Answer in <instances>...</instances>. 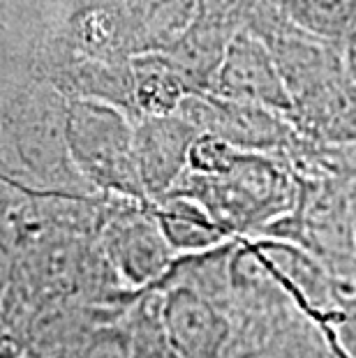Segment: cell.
<instances>
[{
  "instance_id": "1",
  "label": "cell",
  "mask_w": 356,
  "mask_h": 358,
  "mask_svg": "<svg viewBox=\"0 0 356 358\" xmlns=\"http://www.w3.org/2000/svg\"><path fill=\"white\" fill-rule=\"evenodd\" d=\"M187 166L190 180L171 192L194 196L234 238L269 229L294 203L290 180L278 166L213 134L194 139Z\"/></svg>"
},
{
  "instance_id": "2",
  "label": "cell",
  "mask_w": 356,
  "mask_h": 358,
  "mask_svg": "<svg viewBox=\"0 0 356 358\" xmlns=\"http://www.w3.org/2000/svg\"><path fill=\"white\" fill-rule=\"evenodd\" d=\"M65 139L88 180L130 199H148L137 164L134 129L127 127L120 113L90 102L72 104Z\"/></svg>"
},
{
  "instance_id": "3",
  "label": "cell",
  "mask_w": 356,
  "mask_h": 358,
  "mask_svg": "<svg viewBox=\"0 0 356 358\" xmlns=\"http://www.w3.org/2000/svg\"><path fill=\"white\" fill-rule=\"evenodd\" d=\"M102 252L127 289H155L171 271L176 252L150 208L123 210L102 231Z\"/></svg>"
},
{
  "instance_id": "4",
  "label": "cell",
  "mask_w": 356,
  "mask_h": 358,
  "mask_svg": "<svg viewBox=\"0 0 356 358\" xmlns=\"http://www.w3.org/2000/svg\"><path fill=\"white\" fill-rule=\"evenodd\" d=\"M160 315L183 358H229L234 319L222 306L187 285H162Z\"/></svg>"
},
{
  "instance_id": "5",
  "label": "cell",
  "mask_w": 356,
  "mask_h": 358,
  "mask_svg": "<svg viewBox=\"0 0 356 358\" xmlns=\"http://www.w3.org/2000/svg\"><path fill=\"white\" fill-rule=\"evenodd\" d=\"M215 93L229 100L257 104L271 111H292L294 95L280 63L255 35L241 33L232 40L218 67Z\"/></svg>"
},
{
  "instance_id": "6",
  "label": "cell",
  "mask_w": 356,
  "mask_h": 358,
  "mask_svg": "<svg viewBox=\"0 0 356 358\" xmlns=\"http://www.w3.org/2000/svg\"><path fill=\"white\" fill-rule=\"evenodd\" d=\"M197 127L187 118L157 113L134 129L139 173L148 199H160L176 187L190 159Z\"/></svg>"
},
{
  "instance_id": "7",
  "label": "cell",
  "mask_w": 356,
  "mask_h": 358,
  "mask_svg": "<svg viewBox=\"0 0 356 358\" xmlns=\"http://www.w3.org/2000/svg\"><path fill=\"white\" fill-rule=\"evenodd\" d=\"M252 245L303 310L322 322H331L338 317L331 273L320 255L278 236L273 238L262 236L259 241H252Z\"/></svg>"
},
{
  "instance_id": "8",
  "label": "cell",
  "mask_w": 356,
  "mask_h": 358,
  "mask_svg": "<svg viewBox=\"0 0 356 358\" xmlns=\"http://www.w3.org/2000/svg\"><path fill=\"white\" fill-rule=\"evenodd\" d=\"M194 127L236 148H264L280 139V125L273 111L257 104H245L229 97L194 100V109H180Z\"/></svg>"
},
{
  "instance_id": "9",
  "label": "cell",
  "mask_w": 356,
  "mask_h": 358,
  "mask_svg": "<svg viewBox=\"0 0 356 358\" xmlns=\"http://www.w3.org/2000/svg\"><path fill=\"white\" fill-rule=\"evenodd\" d=\"M150 210L178 257L206 252V250H213L234 238L222 224H218V220L206 210V206L190 194L169 192L155 199Z\"/></svg>"
},
{
  "instance_id": "10",
  "label": "cell",
  "mask_w": 356,
  "mask_h": 358,
  "mask_svg": "<svg viewBox=\"0 0 356 358\" xmlns=\"http://www.w3.org/2000/svg\"><path fill=\"white\" fill-rule=\"evenodd\" d=\"M229 358H343L327 322L310 312L292 317L250 345L232 352Z\"/></svg>"
},
{
  "instance_id": "11",
  "label": "cell",
  "mask_w": 356,
  "mask_h": 358,
  "mask_svg": "<svg viewBox=\"0 0 356 358\" xmlns=\"http://www.w3.org/2000/svg\"><path fill=\"white\" fill-rule=\"evenodd\" d=\"M47 358H132L125 312L90 322L60 342Z\"/></svg>"
},
{
  "instance_id": "12",
  "label": "cell",
  "mask_w": 356,
  "mask_h": 358,
  "mask_svg": "<svg viewBox=\"0 0 356 358\" xmlns=\"http://www.w3.org/2000/svg\"><path fill=\"white\" fill-rule=\"evenodd\" d=\"M125 324L130 331L132 358H183L162 324L157 289H148L125 310Z\"/></svg>"
},
{
  "instance_id": "13",
  "label": "cell",
  "mask_w": 356,
  "mask_h": 358,
  "mask_svg": "<svg viewBox=\"0 0 356 358\" xmlns=\"http://www.w3.org/2000/svg\"><path fill=\"white\" fill-rule=\"evenodd\" d=\"M294 24L317 37L356 33V0H280Z\"/></svg>"
},
{
  "instance_id": "14",
  "label": "cell",
  "mask_w": 356,
  "mask_h": 358,
  "mask_svg": "<svg viewBox=\"0 0 356 358\" xmlns=\"http://www.w3.org/2000/svg\"><path fill=\"white\" fill-rule=\"evenodd\" d=\"M317 127L333 141L356 143V83L354 88H327L313 100Z\"/></svg>"
},
{
  "instance_id": "15",
  "label": "cell",
  "mask_w": 356,
  "mask_h": 358,
  "mask_svg": "<svg viewBox=\"0 0 356 358\" xmlns=\"http://www.w3.org/2000/svg\"><path fill=\"white\" fill-rule=\"evenodd\" d=\"M329 333L343 358H356V315H343L327 322Z\"/></svg>"
},
{
  "instance_id": "16",
  "label": "cell",
  "mask_w": 356,
  "mask_h": 358,
  "mask_svg": "<svg viewBox=\"0 0 356 358\" xmlns=\"http://www.w3.org/2000/svg\"><path fill=\"white\" fill-rule=\"evenodd\" d=\"M347 70H350V77L356 83V33L352 35L350 51H347Z\"/></svg>"
},
{
  "instance_id": "17",
  "label": "cell",
  "mask_w": 356,
  "mask_h": 358,
  "mask_svg": "<svg viewBox=\"0 0 356 358\" xmlns=\"http://www.w3.org/2000/svg\"><path fill=\"white\" fill-rule=\"evenodd\" d=\"M24 358H30V356H24Z\"/></svg>"
}]
</instances>
